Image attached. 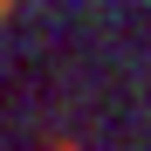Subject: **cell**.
I'll use <instances>...</instances> for the list:
<instances>
[{
	"label": "cell",
	"mask_w": 151,
	"mask_h": 151,
	"mask_svg": "<svg viewBox=\"0 0 151 151\" xmlns=\"http://www.w3.org/2000/svg\"><path fill=\"white\" fill-rule=\"evenodd\" d=\"M7 7H14V0H0V21H7Z\"/></svg>",
	"instance_id": "1"
}]
</instances>
